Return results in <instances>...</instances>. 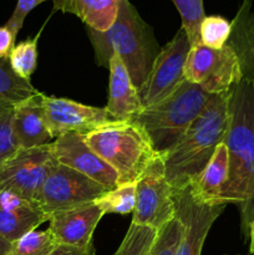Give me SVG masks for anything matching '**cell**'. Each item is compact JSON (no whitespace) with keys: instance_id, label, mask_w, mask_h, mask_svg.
I'll list each match as a JSON object with an SVG mask.
<instances>
[{"instance_id":"cell-1","label":"cell","mask_w":254,"mask_h":255,"mask_svg":"<svg viewBox=\"0 0 254 255\" xmlns=\"http://www.w3.org/2000/svg\"><path fill=\"white\" fill-rule=\"evenodd\" d=\"M224 142L229 176L222 202L239 206L241 231L248 239L254 222V87L246 79L229 91V122Z\"/></svg>"},{"instance_id":"cell-2","label":"cell","mask_w":254,"mask_h":255,"mask_svg":"<svg viewBox=\"0 0 254 255\" xmlns=\"http://www.w3.org/2000/svg\"><path fill=\"white\" fill-rule=\"evenodd\" d=\"M100 66L109 69L117 55L126 66L138 91L148 77L157 55L161 51L152 27L141 17L129 0H120L116 19L106 31L86 29Z\"/></svg>"},{"instance_id":"cell-3","label":"cell","mask_w":254,"mask_h":255,"mask_svg":"<svg viewBox=\"0 0 254 255\" xmlns=\"http://www.w3.org/2000/svg\"><path fill=\"white\" fill-rule=\"evenodd\" d=\"M229 122V91L211 95L203 111L176 144L162 156L164 176L172 189L189 186L224 141Z\"/></svg>"},{"instance_id":"cell-4","label":"cell","mask_w":254,"mask_h":255,"mask_svg":"<svg viewBox=\"0 0 254 255\" xmlns=\"http://www.w3.org/2000/svg\"><path fill=\"white\" fill-rule=\"evenodd\" d=\"M209 96L198 85L184 80L173 94L142 109L131 122L146 133L154 151L164 156L203 111Z\"/></svg>"},{"instance_id":"cell-5","label":"cell","mask_w":254,"mask_h":255,"mask_svg":"<svg viewBox=\"0 0 254 255\" xmlns=\"http://www.w3.org/2000/svg\"><path fill=\"white\" fill-rule=\"evenodd\" d=\"M87 146L119 176V184L137 183L159 157L148 137L132 122H116L85 134Z\"/></svg>"},{"instance_id":"cell-6","label":"cell","mask_w":254,"mask_h":255,"mask_svg":"<svg viewBox=\"0 0 254 255\" xmlns=\"http://www.w3.org/2000/svg\"><path fill=\"white\" fill-rule=\"evenodd\" d=\"M107 189L89 177L57 162L34 198V204L49 218L51 214L92 203Z\"/></svg>"},{"instance_id":"cell-7","label":"cell","mask_w":254,"mask_h":255,"mask_svg":"<svg viewBox=\"0 0 254 255\" xmlns=\"http://www.w3.org/2000/svg\"><path fill=\"white\" fill-rule=\"evenodd\" d=\"M184 79L196 84L209 95L231 91L243 79L236 51L229 44L211 49L198 44L192 46L184 66Z\"/></svg>"},{"instance_id":"cell-8","label":"cell","mask_w":254,"mask_h":255,"mask_svg":"<svg viewBox=\"0 0 254 255\" xmlns=\"http://www.w3.org/2000/svg\"><path fill=\"white\" fill-rule=\"evenodd\" d=\"M56 163L50 144L20 148L0 164V191L32 203Z\"/></svg>"},{"instance_id":"cell-9","label":"cell","mask_w":254,"mask_h":255,"mask_svg":"<svg viewBox=\"0 0 254 255\" xmlns=\"http://www.w3.org/2000/svg\"><path fill=\"white\" fill-rule=\"evenodd\" d=\"M177 217L173 189L164 176L159 156L136 183V206L132 223L161 231Z\"/></svg>"},{"instance_id":"cell-10","label":"cell","mask_w":254,"mask_h":255,"mask_svg":"<svg viewBox=\"0 0 254 255\" xmlns=\"http://www.w3.org/2000/svg\"><path fill=\"white\" fill-rule=\"evenodd\" d=\"M192 49L183 27L177 31L173 39L167 42L157 55L148 77L138 90L142 107L157 104L173 94L184 81V66Z\"/></svg>"},{"instance_id":"cell-11","label":"cell","mask_w":254,"mask_h":255,"mask_svg":"<svg viewBox=\"0 0 254 255\" xmlns=\"http://www.w3.org/2000/svg\"><path fill=\"white\" fill-rule=\"evenodd\" d=\"M44 116L52 138L64 133L87 134L101 127L116 124L106 107L80 104L64 97H42Z\"/></svg>"},{"instance_id":"cell-12","label":"cell","mask_w":254,"mask_h":255,"mask_svg":"<svg viewBox=\"0 0 254 255\" xmlns=\"http://www.w3.org/2000/svg\"><path fill=\"white\" fill-rule=\"evenodd\" d=\"M177 217L183 224V233L177 247L176 255H202L204 242L214 222L227 204H206L191 196L188 187L173 189Z\"/></svg>"},{"instance_id":"cell-13","label":"cell","mask_w":254,"mask_h":255,"mask_svg":"<svg viewBox=\"0 0 254 255\" xmlns=\"http://www.w3.org/2000/svg\"><path fill=\"white\" fill-rule=\"evenodd\" d=\"M50 146L55 159L60 164L89 177L104 186L107 191L119 186L116 172L87 146L84 134L64 133L56 137Z\"/></svg>"},{"instance_id":"cell-14","label":"cell","mask_w":254,"mask_h":255,"mask_svg":"<svg viewBox=\"0 0 254 255\" xmlns=\"http://www.w3.org/2000/svg\"><path fill=\"white\" fill-rule=\"evenodd\" d=\"M104 212L95 202L57 212L49 217V231L57 244L86 248L92 244V236Z\"/></svg>"},{"instance_id":"cell-15","label":"cell","mask_w":254,"mask_h":255,"mask_svg":"<svg viewBox=\"0 0 254 255\" xmlns=\"http://www.w3.org/2000/svg\"><path fill=\"white\" fill-rule=\"evenodd\" d=\"M44 94L39 92L12 109V128L19 148H36L54 141L44 116Z\"/></svg>"},{"instance_id":"cell-16","label":"cell","mask_w":254,"mask_h":255,"mask_svg":"<svg viewBox=\"0 0 254 255\" xmlns=\"http://www.w3.org/2000/svg\"><path fill=\"white\" fill-rule=\"evenodd\" d=\"M110 87L106 110L119 122H131L141 111L138 91L132 82L126 66L117 55L109 62Z\"/></svg>"},{"instance_id":"cell-17","label":"cell","mask_w":254,"mask_h":255,"mask_svg":"<svg viewBox=\"0 0 254 255\" xmlns=\"http://www.w3.org/2000/svg\"><path fill=\"white\" fill-rule=\"evenodd\" d=\"M0 237L11 243L49 221L32 203L5 192L0 194Z\"/></svg>"},{"instance_id":"cell-18","label":"cell","mask_w":254,"mask_h":255,"mask_svg":"<svg viewBox=\"0 0 254 255\" xmlns=\"http://www.w3.org/2000/svg\"><path fill=\"white\" fill-rule=\"evenodd\" d=\"M229 176V154L226 142L217 146L213 156L198 176L194 177L188 188L197 202L206 204H226L222 193Z\"/></svg>"},{"instance_id":"cell-19","label":"cell","mask_w":254,"mask_h":255,"mask_svg":"<svg viewBox=\"0 0 254 255\" xmlns=\"http://www.w3.org/2000/svg\"><path fill=\"white\" fill-rule=\"evenodd\" d=\"M228 44L238 56L243 79L254 87V10L252 0H243L232 20V34Z\"/></svg>"},{"instance_id":"cell-20","label":"cell","mask_w":254,"mask_h":255,"mask_svg":"<svg viewBox=\"0 0 254 255\" xmlns=\"http://www.w3.org/2000/svg\"><path fill=\"white\" fill-rule=\"evenodd\" d=\"M120 0H52L54 10L76 15L87 27L106 31L114 24Z\"/></svg>"},{"instance_id":"cell-21","label":"cell","mask_w":254,"mask_h":255,"mask_svg":"<svg viewBox=\"0 0 254 255\" xmlns=\"http://www.w3.org/2000/svg\"><path fill=\"white\" fill-rule=\"evenodd\" d=\"M39 94L27 80L21 79L10 65L9 57L0 59V100L12 107Z\"/></svg>"},{"instance_id":"cell-22","label":"cell","mask_w":254,"mask_h":255,"mask_svg":"<svg viewBox=\"0 0 254 255\" xmlns=\"http://www.w3.org/2000/svg\"><path fill=\"white\" fill-rule=\"evenodd\" d=\"M104 214L133 213L136 206V183L119 184L95 201Z\"/></svg>"},{"instance_id":"cell-23","label":"cell","mask_w":254,"mask_h":255,"mask_svg":"<svg viewBox=\"0 0 254 255\" xmlns=\"http://www.w3.org/2000/svg\"><path fill=\"white\" fill-rule=\"evenodd\" d=\"M158 232L153 228L131 223L124 241L114 255H149Z\"/></svg>"},{"instance_id":"cell-24","label":"cell","mask_w":254,"mask_h":255,"mask_svg":"<svg viewBox=\"0 0 254 255\" xmlns=\"http://www.w3.org/2000/svg\"><path fill=\"white\" fill-rule=\"evenodd\" d=\"M40 32L32 39H26L15 45L10 52L9 61L15 74L21 79L30 81V77L36 70L37 65V42Z\"/></svg>"},{"instance_id":"cell-25","label":"cell","mask_w":254,"mask_h":255,"mask_svg":"<svg viewBox=\"0 0 254 255\" xmlns=\"http://www.w3.org/2000/svg\"><path fill=\"white\" fill-rule=\"evenodd\" d=\"M182 19V27L188 36L192 46L201 44L199 29L206 17L203 0H172Z\"/></svg>"},{"instance_id":"cell-26","label":"cell","mask_w":254,"mask_h":255,"mask_svg":"<svg viewBox=\"0 0 254 255\" xmlns=\"http://www.w3.org/2000/svg\"><path fill=\"white\" fill-rule=\"evenodd\" d=\"M57 246L56 239L49 229H35L14 242L9 255H49Z\"/></svg>"},{"instance_id":"cell-27","label":"cell","mask_w":254,"mask_h":255,"mask_svg":"<svg viewBox=\"0 0 254 255\" xmlns=\"http://www.w3.org/2000/svg\"><path fill=\"white\" fill-rule=\"evenodd\" d=\"M232 34V21L221 15H208L199 29L201 44L211 49H222L228 44Z\"/></svg>"},{"instance_id":"cell-28","label":"cell","mask_w":254,"mask_h":255,"mask_svg":"<svg viewBox=\"0 0 254 255\" xmlns=\"http://www.w3.org/2000/svg\"><path fill=\"white\" fill-rule=\"evenodd\" d=\"M182 233H183V224L178 217H176L173 221L158 231L156 242L149 255H176Z\"/></svg>"},{"instance_id":"cell-29","label":"cell","mask_w":254,"mask_h":255,"mask_svg":"<svg viewBox=\"0 0 254 255\" xmlns=\"http://www.w3.org/2000/svg\"><path fill=\"white\" fill-rule=\"evenodd\" d=\"M12 109L0 115V164L20 149L12 128Z\"/></svg>"},{"instance_id":"cell-30","label":"cell","mask_w":254,"mask_h":255,"mask_svg":"<svg viewBox=\"0 0 254 255\" xmlns=\"http://www.w3.org/2000/svg\"><path fill=\"white\" fill-rule=\"evenodd\" d=\"M44 1H47V0H17L14 11H12L11 16H10V19L7 20L5 25L9 26L17 35L20 29L22 27V25H24L27 14L32 9H35L37 5L42 4Z\"/></svg>"},{"instance_id":"cell-31","label":"cell","mask_w":254,"mask_h":255,"mask_svg":"<svg viewBox=\"0 0 254 255\" xmlns=\"http://www.w3.org/2000/svg\"><path fill=\"white\" fill-rule=\"evenodd\" d=\"M16 36L17 35L9 26H0V59L10 56V52L15 46Z\"/></svg>"},{"instance_id":"cell-32","label":"cell","mask_w":254,"mask_h":255,"mask_svg":"<svg viewBox=\"0 0 254 255\" xmlns=\"http://www.w3.org/2000/svg\"><path fill=\"white\" fill-rule=\"evenodd\" d=\"M49 255H96L94 244L86 248H77V247L62 246L59 244Z\"/></svg>"},{"instance_id":"cell-33","label":"cell","mask_w":254,"mask_h":255,"mask_svg":"<svg viewBox=\"0 0 254 255\" xmlns=\"http://www.w3.org/2000/svg\"><path fill=\"white\" fill-rule=\"evenodd\" d=\"M12 249L11 242L6 241L5 238L0 237V255H9Z\"/></svg>"},{"instance_id":"cell-34","label":"cell","mask_w":254,"mask_h":255,"mask_svg":"<svg viewBox=\"0 0 254 255\" xmlns=\"http://www.w3.org/2000/svg\"><path fill=\"white\" fill-rule=\"evenodd\" d=\"M248 239H249V254L254 255V222L252 223L251 229H249Z\"/></svg>"},{"instance_id":"cell-35","label":"cell","mask_w":254,"mask_h":255,"mask_svg":"<svg viewBox=\"0 0 254 255\" xmlns=\"http://www.w3.org/2000/svg\"><path fill=\"white\" fill-rule=\"evenodd\" d=\"M11 109H12L11 105L6 104V102H4V101H1V100H0V115L5 114V112L9 111V110H11Z\"/></svg>"},{"instance_id":"cell-36","label":"cell","mask_w":254,"mask_h":255,"mask_svg":"<svg viewBox=\"0 0 254 255\" xmlns=\"http://www.w3.org/2000/svg\"><path fill=\"white\" fill-rule=\"evenodd\" d=\"M0 194H1V192H0ZM0 207H1V204H0Z\"/></svg>"},{"instance_id":"cell-37","label":"cell","mask_w":254,"mask_h":255,"mask_svg":"<svg viewBox=\"0 0 254 255\" xmlns=\"http://www.w3.org/2000/svg\"><path fill=\"white\" fill-rule=\"evenodd\" d=\"M247 255H251V254H247Z\"/></svg>"}]
</instances>
